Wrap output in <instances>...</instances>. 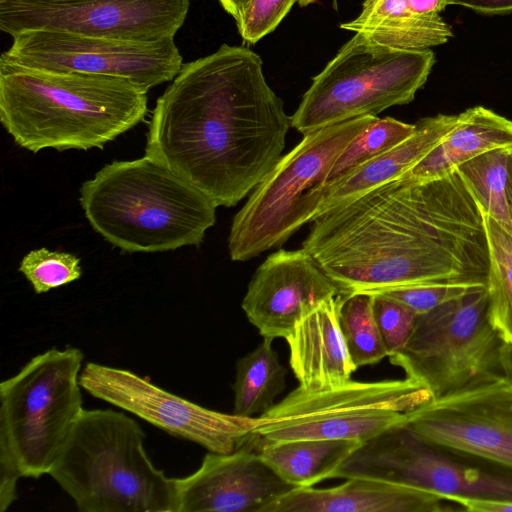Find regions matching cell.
<instances>
[{
    "label": "cell",
    "mask_w": 512,
    "mask_h": 512,
    "mask_svg": "<svg viewBox=\"0 0 512 512\" xmlns=\"http://www.w3.org/2000/svg\"><path fill=\"white\" fill-rule=\"evenodd\" d=\"M312 223L302 247L341 294L486 287L485 213L457 169L431 180L406 172Z\"/></svg>",
    "instance_id": "6da1fadb"
},
{
    "label": "cell",
    "mask_w": 512,
    "mask_h": 512,
    "mask_svg": "<svg viewBox=\"0 0 512 512\" xmlns=\"http://www.w3.org/2000/svg\"><path fill=\"white\" fill-rule=\"evenodd\" d=\"M290 126L260 56L224 44L182 65L157 99L145 155L232 207L282 157Z\"/></svg>",
    "instance_id": "7a4b0ae2"
},
{
    "label": "cell",
    "mask_w": 512,
    "mask_h": 512,
    "mask_svg": "<svg viewBox=\"0 0 512 512\" xmlns=\"http://www.w3.org/2000/svg\"><path fill=\"white\" fill-rule=\"evenodd\" d=\"M147 93L107 76L56 72L0 58V121L33 153L103 149L146 116Z\"/></svg>",
    "instance_id": "3957f363"
},
{
    "label": "cell",
    "mask_w": 512,
    "mask_h": 512,
    "mask_svg": "<svg viewBox=\"0 0 512 512\" xmlns=\"http://www.w3.org/2000/svg\"><path fill=\"white\" fill-rule=\"evenodd\" d=\"M80 204L91 227L128 252L199 246L216 222L207 195L146 155L106 164L81 185Z\"/></svg>",
    "instance_id": "277c9868"
},
{
    "label": "cell",
    "mask_w": 512,
    "mask_h": 512,
    "mask_svg": "<svg viewBox=\"0 0 512 512\" xmlns=\"http://www.w3.org/2000/svg\"><path fill=\"white\" fill-rule=\"evenodd\" d=\"M137 422L84 409L48 475L80 512H178L176 478L151 461Z\"/></svg>",
    "instance_id": "5b68a950"
},
{
    "label": "cell",
    "mask_w": 512,
    "mask_h": 512,
    "mask_svg": "<svg viewBox=\"0 0 512 512\" xmlns=\"http://www.w3.org/2000/svg\"><path fill=\"white\" fill-rule=\"evenodd\" d=\"M376 117L360 116L303 135L234 216L228 237L230 258L246 261L280 247L313 222L337 158Z\"/></svg>",
    "instance_id": "8992f818"
},
{
    "label": "cell",
    "mask_w": 512,
    "mask_h": 512,
    "mask_svg": "<svg viewBox=\"0 0 512 512\" xmlns=\"http://www.w3.org/2000/svg\"><path fill=\"white\" fill-rule=\"evenodd\" d=\"M83 352L51 348L0 383V463L21 477L49 474L81 416Z\"/></svg>",
    "instance_id": "52a82bcc"
},
{
    "label": "cell",
    "mask_w": 512,
    "mask_h": 512,
    "mask_svg": "<svg viewBox=\"0 0 512 512\" xmlns=\"http://www.w3.org/2000/svg\"><path fill=\"white\" fill-rule=\"evenodd\" d=\"M435 62L431 49H399L355 33L312 78L291 126L305 135L413 101Z\"/></svg>",
    "instance_id": "ba28073f"
},
{
    "label": "cell",
    "mask_w": 512,
    "mask_h": 512,
    "mask_svg": "<svg viewBox=\"0 0 512 512\" xmlns=\"http://www.w3.org/2000/svg\"><path fill=\"white\" fill-rule=\"evenodd\" d=\"M432 398L410 379L348 382L333 388L297 387L258 416L250 435L259 442L297 439L368 441L402 424L406 413Z\"/></svg>",
    "instance_id": "9c48e42d"
},
{
    "label": "cell",
    "mask_w": 512,
    "mask_h": 512,
    "mask_svg": "<svg viewBox=\"0 0 512 512\" xmlns=\"http://www.w3.org/2000/svg\"><path fill=\"white\" fill-rule=\"evenodd\" d=\"M503 344L488 319L485 287L418 315L406 347L389 360L435 398L504 375Z\"/></svg>",
    "instance_id": "30bf717a"
},
{
    "label": "cell",
    "mask_w": 512,
    "mask_h": 512,
    "mask_svg": "<svg viewBox=\"0 0 512 512\" xmlns=\"http://www.w3.org/2000/svg\"><path fill=\"white\" fill-rule=\"evenodd\" d=\"M1 57L9 62L48 71L113 77L143 92L175 78L182 57L174 38L133 41L86 36L55 30L14 34Z\"/></svg>",
    "instance_id": "8fae6325"
},
{
    "label": "cell",
    "mask_w": 512,
    "mask_h": 512,
    "mask_svg": "<svg viewBox=\"0 0 512 512\" xmlns=\"http://www.w3.org/2000/svg\"><path fill=\"white\" fill-rule=\"evenodd\" d=\"M365 477L440 494L512 499V478L457 463L404 423L357 447L333 478Z\"/></svg>",
    "instance_id": "7c38bea8"
},
{
    "label": "cell",
    "mask_w": 512,
    "mask_h": 512,
    "mask_svg": "<svg viewBox=\"0 0 512 512\" xmlns=\"http://www.w3.org/2000/svg\"><path fill=\"white\" fill-rule=\"evenodd\" d=\"M80 384L95 398L209 452H232L250 435L258 421V416L242 417L208 409L132 371L96 362H89L82 369Z\"/></svg>",
    "instance_id": "4fadbf2b"
},
{
    "label": "cell",
    "mask_w": 512,
    "mask_h": 512,
    "mask_svg": "<svg viewBox=\"0 0 512 512\" xmlns=\"http://www.w3.org/2000/svg\"><path fill=\"white\" fill-rule=\"evenodd\" d=\"M189 0H84L66 3L0 0V29L55 30L133 41L174 38Z\"/></svg>",
    "instance_id": "5bb4252c"
},
{
    "label": "cell",
    "mask_w": 512,
    "mask_h": 512,
    "mask_svg": "<svg viewBox=\"0 0 512 512\" xmlns=\"http://www.w3.org/2000/svg\"><path fill=\"white\" fill-rule=\"evenodd\" d=\"M404 424L424 442L512 469V388L504 375L431 398Z\"/></svg>",
    "instance_id": "9a60e30c"
},
{
    "label": "cell",
    "mask_w": 512,
    "mask_h": 512,
    "mask_svg": "<svg viewBox=\"0 0 512 512\" xmlns=\"http://www.w3.org/2000/svg\"><path fill=\"white\" fill-rule=\"evenodd\" d=\"M339 294L307 250L280 249L257 268L241 307L263 338L286 339L307 312Z\"/></svg>",
    "instance_id": "2e32d148"
},
{
    "label": "cell",
    "mask_w": 512,
    "mask_h": 512,
    "mask_svg": "<svg viewBox=\"0 0 512 512\" xmlns=\"http://www.w3.org/2000/svg\"><path fill=\"white\" fill-rule=\"evenodd\" d=\"M176 483L178 512H264L294 488L243 443L230 453L208 451L199 468Z\"/></svg>",
    "instance_id": "e0dca14e"
},
{
    "label": "cell",
    "mask_w": 512,
    "mask_h": 512,
    "mask_svg": "<svg viewBox=\"0 0 512 512\" xmlns=\"http://www.w3.org/2000/svg\"><path fill=\"white\" fill-rule=\"evenodd\" d=\"M446 502L436 492L351 477L330 488H293L264 512H441L450 510Z\"/></svg>",
    "instance_id": "ac0fdd59"
},
{
    "label": "cell",
    "mask_w": 512,
    "mask_h": 512,
    "mask_svg": "<svg viewBox=\"0 0 512 512\" xmlns=\"http://www.w3.org/2000/svg\"><path fill=\"white\" fill-rule=\"evenodd\" d=\"M340 298L331 297L307 312L285 339L289 366L302 389L340 386L357 370L338 321Z\"/></svg>",
    "instance_id": "d6986e66"
},
{
    "label": "cell",
    "mask_w": 512,
    "mask_h": 512,
    "mask_svg": "<svg viewBox=\"0 0 512 512\" xmlns=\"http://www.w3.org/2000/svg\"><path fill=\"white\" fill-rule=\"evenodd\" d=\"M457 121L458 115L447 114L420 119L406 140L328 183L314 220L404 175L449 135Z\"/></svg>",
    "instance_id": "ffe728a7"
},
{
    "label": "cell",
    "mask_w": 512,
    "mask_h": 512,
    "mask_svg": "<svg viewBox=\"0 0 512 512\" xmlns=\"http://www.w3.org/2000/svg\"><path fill=\"white\" fill-rule=\"evenodd\" d=\"M512 149V120L484 106L458 114L449 135L407 174L416 180L443 177L463 163L494 149Z\"/></svg>",
    "instance_id": "44dd1931"
},
{
    "label": "cell",
    "mask_w": 512,
    "mask_h": 512,
    "mask_svg": "<svg viewBox=\"0 0 512 512\" xmlns=\"http://www.w3.org/2000/svg\"><path fill=\"white\" fill-rule=\"evenodd\" d=\"M341 28L399 49H430L452 37L451 27L440 15L415 14L407 0H365L359 16Z\"/></svg>",
    "instance_id": "7402d4cb"
},
{
    "label": "cell",
    "mask_w": 512,
    "mask_h": 512,
    "mask_svg": "<svg viewBox=\"0 0 512 512\" xmlns=\"http://www.w3.org/2000/svg\"><path fill=\"white\" fill-rule=\"evenodd\" d=\"M361 444L339 439L258 441V452L282 480L294 488H305L333 478L336 469Z\"/></svg>",
    "instance_id": "603a6c76"
},
{
    "label": "cell",
    "mask_w": 512,
    "mask_h": 512,
    "mask_svg": "<svg viewBox=\"0 0 512 512\" xmlns=\"http://www.w3.org/2000/svg\"><path fill=\"white\" fill-rule=\"evenodd\" d=\"M273 340L263 341L236 363L233 414L255 417L267 412L286 386L287 369L272 347Z\"/></svg>",
    "instance_id": "cb8c5ba5"
},
{
    "label": "cell",
    "mask_w": 512,
    "mask_h": 512,
    "mask_svg": "<svg viewBox=\"0 0 512 512\" xmlns=\"http://www.w3.org/2000/svg\"><path fill=\"white\" fill-rule=\"evenodd\" d=\"M490 265L487 276V315L506 344L512 345V236L485 214Z\"/></svg>",
    "instance_id": "d4e9b609"
},
{
    "label": "cell",
    "mask_w": 512,
    "mask_h": 512,
    "mask_svg": "<svg viewBox=\"0 0 512 512\" xmlns=\"http://www.w3.org/2000/svg\"><path fill=\"white\" fill-rule=\"evenodd\" d=\"M511 148L485 152L456 169L479 202L483 212L512 236V217L507 196Z\"/></svg>",
    "instance_id": "484cf974"
},
{
    "label": "cell",
    "mask_w": 512,
    "mask_h": 512,
    "mask_svg": "<svg viewBox=\"0 0 512 512\" xmlns=\"http://www.w3.org/2000/svg\"><path fill=\"white\" fill-rule=\"evenodd\" d=\"M338 321L348 353L357 369L379 363L387 357L375 320L371 294H341Z\"/></svg>",
    "instance_id": "4316f807"
},
{
    "label": "cell",
    "mask_w": 512,
    "mask_h": 512,
    "mask_svg": "<svg viewBox=\"0 0 512 512\" xmlns=\"http://www.w3.org/2000/svg\"><path fill=\"white\" fill-rule=\"evenodd\" d=\"M415 129L416 124H408L391 117H376L353 138L337 158L328 183L400 144L410 137Z\"/></svg>",
    "instance_id": "83f0119b"
},
{
    "label": "cell",
    "mask_w": 512,
    "mask_h": 512,
    "mask_svg": "<svg viewBox=\"0 0 512 512\" xmlns=\"http://www.w3.org/2000/svg\"><path fill=\"white\" fill-rule=\"evenodd\" d=\"M37 294L78 280L82 275L80 259L72 253L39 248L26 254L19 265Z\"/></svg>",
    "instance_id": "f1b7e54d"
},
{
    "label": "cell",
    "mask_w": 512,
    "mask_h": 512,
    "mask_svg": "<svg viewBox=\"0 0 512 512\" xmlns=\"http://www.w3.org/2000/svg\"><path fill=\"white\" fill-rule=\"evenodd\" d=\"M372 306L387 356L400 353L411 338L418 315L382 294L372 295Z\"/></svg>",
    "instance_id": "f546056e"
},
{
    "label": "cell",
    "mask_w": 512,
    "mask_h": 512,
    "mask_svg": "<svg viewBox=\"0 0 512 512\" xmlns=\"http://www.w3.org/2000/svg\"><path fill=\"white\" fill-rule=\"evenodd\" d=\"M297 0H248L235 19L242 39L254 44L271 33Z\"/></svg>",
    "instance_id": "4dcf8cb0"
},
{
    "label": "cell",
    "mask_w": 512,
    "mask_h": 512,
    "mask_svg": "<svg viewBox=\"0 0 512 512\" xmlns=\"http://www.w3.org/2000/svg\"><path fill=\"white\" fill-rule=\"evenodd\" d=\"M485 287L451 284H429L386 291L382 294L408 307L417 315L424 314L443 303L460 298L467 293Z\"/></svg>",
    "instance_id": "1f68e13d"
},
{
    "label": "cell",
    "mask_w": 512,
    "mask_h": 512,
    "mask_svg": "<svg viewBox=\"0 0 512 512\" xmlns=\"http://www.w3.org/2000/svg\"><path fill=\"white\" fill-rule=\"evenodd\" d=\"M445 499L471 512H512V499L464 495L446 496Z\"/></svg>",
    "instance_id": "d6a6232c"
},
{
    "label": "cell",
    "mask_w": 512,
    "mask_h": 512,
    "mask_svg": "<svg viewBox=\"0 0 512 512\" xmlns=\"http://www.w3.org/2000/svg\"><path fill=\"white\" fill-rule=\"evenodd\" d=\"M21 475L12 467L0 465V511H6L17 499V483Z\"/></svg>",
    "instance_id": "836d02e7"
},
{
    "label": "cell",
    "mask_w": 512,
    "mask_h": 512,
    "mask_svg": "<svg viewBox=\"0 0 512 512\" xmlns=\"http://www.w3.org/2000/svg\"><path fill=\"white\" fill-rule=\"evenodd\" d=\"M448 5H459L477 12L498 14L512 11V0H447Z\"/></svg>",
    "instance_id": "e575fe53"
},
{
    "label": "cell",
    "mask_w": 512,
    "mask_h": 512,
    "mask_svg": "<svg viewBox=\"0 0 512 512\" xmlns=\"http://www.w3.org/2000/svg\"><path fill=\"white\" fill-rule=\"evenodd\" d=\"M409 9L419 15H439L448 5L447 0H407Z\"/></svg>",
    "instance_id": "d590c367"
},
{
    "label": "cell",
    "mask_w": 512,
    "mask_h": 512,
    "mask_svg": "<svg viewBox=\"0 0 512 512\" xmlns=\"http://www.w3.org/2000/svg\"><path fill=\"white\" fill-rule=\"evenodd\" d=\"M502 368L504 376L512 388V345L504 343L502 346Z\"/></svg>",
    "instance_id": "8d00e7d4"
},
{
    "label": "cell",
    "mask_w": 512,
    "mask_h": 512,
    "mask_svg": "<svg viewBox=\"0 0 512 512\" xmlns=\"http://www.w3.org/2000/svg\"><path fill=\"white\" fill-rule=\"evenodd\" d=\"M222 8L234 19H236L243 6L248 2V0H217Z\"/></svg>",
    "instance_id": "74e56055"
},
{
    "label": "cell",
    "mask_w": 512,
    "mask_h": 512,
    "mask_svg": "<svg viewBox=\"0 0 512 512\" xmlns=\"http://www.w3.org/2000/svg\"><path fill=\"white\" fill-rule=\"evenodd\" d=\"M507 196L512 217V153L508 161Z\"/></svg>",
    "instance_id": "f35d334b"
},
{
    "label": "cell",
    "mask_w": 512,
    "mask_h": 512,
    "mask_svg": "<svg viewBox=\"0 0 512 512\" xmlns=\"http://www.w3.org/2000/svg\"><path fill=\"white\" fill-rule=\"evenodd\" d=\"M24 1L45 2V3H66V2H77V1H84V0H24Z\"/></svg>",
    "instance_id": "ab89813d"
},
{
    "label": "cell",
    "mask_w": 512,
    "mask_h": 512,
    "mask_svg": "<svg viewBox=\"0 0 512 512\" xmlns=\"http://www.w3.org/2000/svg\"><path fill=\"white\" fill-rule=\"evenodd\" d=\"M315 1H317V0H297L298 4L300 6H307L311 3H314Z\"/></svg>",
    "instance_id": "60d3db41"
}]
</instances>
